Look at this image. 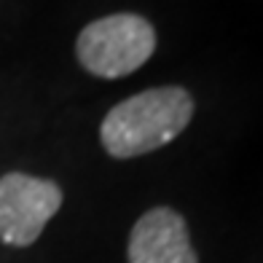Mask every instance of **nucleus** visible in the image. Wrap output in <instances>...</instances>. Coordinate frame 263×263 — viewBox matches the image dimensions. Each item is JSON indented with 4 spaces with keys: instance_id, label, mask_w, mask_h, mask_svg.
<instances>
[{
    "instance_id": "nucleus-1",
    "label": "nucleus",
    "mask_w": 263,
    "mask_h": 263,
    "mask_svg": "<svg viewBox=\"0 0 263 263\" xmlns=\"http://www.w3.org/2000/svg\"><path fill=\"white\" fill-rule=\"evenodd\" d=\"M194 97L183 86H156L137 91L107 110L100 142L113 159H137L183 135L194 118Z\"/></svg>"
},
{
    "instance_id": "nucleus-2",
    "label": "nucleus",
    "mask_w": 263,
    "mask_h": 263,
    "mask_svg": "<svg viewBox=\"0 0 263 263\" xmlns=\"http://www.w3.org/2000/svg\"><path fill=\"white\" fill-rule=\"evenodd\" d=\"M156 51L153 25L132 11H118L89 22L78 32L76 57L97 78H124L140 70Z\"/></svg>"
},
{
    "instance_id": "nucleus-3",
    "label": "nucleus",
    "mask_w": 263,
    "mask_h": 263,
    "mask_svg": "<svg viewBox=\"0 0 263 263\" xmlns=\"http://www.w3.org/2000/svg\"><path fill=\"white\" fill-rule=\"evenodd\" d=\"M62 207V188L46 177L8 172L0 177V242L30 247Z\"/></svg>"
},
{
    "instance_id": "nucleus-4",
    "label": "nucleus",
    "mask_w": 263,
    "mask_h": 263,
    "mask_svg": "<svg viewBox=\"0 0 263 263\" xmlns=\"http://www.w3.org/2000/svg\"><path fill=\"white\" fill-rule=\"evenodd\" d=\"M129 263H199L188 223L172 207H153L140 215L126 245Z\"/></svg>"
}]
</instances>
